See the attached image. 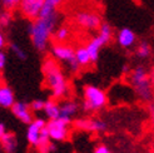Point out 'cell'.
<instances>
[{"label":"cell","mask_w":154,"mask_h":153,"mask_svg":"<svg viewBox=\"0 0 154 153\" xmlns=\"http://www.w3.org/2000/svg\"><path fill=\"white\" fill-rule=\"evenodd\" d=\"M58 21L59 15L57 11L54 14L47 15V17H38L29 24L28 33L30 40H32L33 47L39 53L47 50L50 38L54 35V32L57 30Z\"/></svg>","instance_id":"1"},{"label":"cell","mask_w":154,"mask_h":153,"mask_svg":"<svg viewBox=\"0 0 154 153\" xmlns=\"http://www.w3.org/2000/svg\"><path fill=\"white\" fill-rule=\"evenodd\" d=\"M44 82L54 99L64 98L69 92V84L59 65L54 59H47L43 64Z\"/></svg>","instance_id":"2"},{"label":"cell","mask_w":154,"mask_h":153,"mask_svg":"<svg viewBox=\"0 0 154 153\" xmlns=\"http://www.w3.org/2000/svg\"><path fill=\"white\" fill-rule=\"evenodd\" d=\"M129 82L132 84V87L134 88L135 94L143 102H152V99H153L152 79L149 78L148 72L144 67L138 65L133 70H130Z\"/></svg>","instance_id":"3"},{"label":"cell","mask_w":154,"mask_h":153,"mask_svg":"<svg viewBox=\"0 0 154 153\" xmlns=\"http://www.w3.org/2000/svg\"><path fill=\"white\" fill-rule=\"evenodd\" d=\"M84 109L87 112H97L103 109L108 103L106 93L95 86L84 87Z\"/></svg>","instance_id":"4"},{"label":"cell","mask_w":154,"mask_h":153,"mask_svg":"<svg viewBox=\"0 0 154 153\" xmlns=\"http://www.w3.org/2000/svg\"><path fill=\"white\" fill-rule=\"evenodd\" d=\"M50 52H51L53 58L59 60L61 63H65L72 73H76L79 70L80 65L78 62H76L75 50L70 47V45H66L63 43H55V44L51 45Z\"/></svg>","instance_id":"5"},{"label":"cell","mask_w":154,"mask_h":153,"mask_svg":"<svg viewBox=\"0 0 154 153\" xmlns=\"http://www.w3.org/2000/svg\"><path fill=\"white\" fill-rule=\"evenodd\" d=\"M72 123V118L60 116L57 119H49L47 128L49 131L50 138L57 142L66 141L69 137V126Z\"/></svg>","instance_id":"6"},{"label":"cell","mask_w":154,"mask_h":153,"mask_svg":"<svg viewBox=\"0 0 154 153\" xmlns=\"http://www.w3.org/2000/svg\"><path fill=\"white\" fill-rule=\"evenodd\" d=\"M75 23L79 27L87 29V30H95L99 29L102 25V20L100 17L93 11H78L74 17Z\"/></svg>","instance_id":"7"},{"label":"cell","mask_w":154,"mask_h":153,"mask_svg":"<svg viewBox=\"0 0 154 153\" xmlns=\"http://www.w3.org/2000/svg\"><path fill=\"white\" fill-rule=\"evenodd\" d=\"M45 0H20L19 10L26 19L34 20L40 15Z\"/></svg>","instance_id":"8"},{"label":"cell","mask_w":154,"mask_h":153,"mask_svg":"<svg viewBox=\"0 0 154 153\" xmlns=\"http://www.w3.org/2000/svg\"><path fill=\"white\" fill-rule=\"evenodd\" d=\"M47 124L48 123L43 118H36L29 124V127L26 129V141L29 142V144H32V146H34V147L39 146L42 129L44 127H47Z\"/></svg>","instance_id":"9"},{"label":"cell","mask_w":154,"mask_h":153,"mask_svg":"<svg viewBox=\"0 0 154 153\" xmlns=\"http://www.w3.org/2000/svg\"><path fill=\"white\" fill-rule=\"evenodd\" d=\"M11 113L17 117L20 122H23L24 124H30L33 119L32 114V107H29L24 102H15V104L11 107Z\"/></svg>","instance_id":"10"},{"label":"cell","mask_w":154,"mask_h":153,"mask_svg":"<svg viewBox=\"0 0 154 153\" xmlns=\"http://www.w3.org/2000/svg\"><path fill=\"white\" fill-rule=\"evenodd\" d=\"M74 126L82 129V131H88V132H104L106 129L105 122L100 119H78L74 122Z\"/></svg>","instance_id":"11"},{"label":"cell","mask_w":154,"mask_h":153,"mask_svg":"<svg viewBox=\"0 0 154 153\" xmlns=\"http://www.w3.org/2000/svg\"><path fill=\"white\" fill-rule=\"evenodd\" d=\"M117 43L119 44V47L124 49H130L134 47V44L137 43V35L132 29L129 28H123L120 29L117 34Z\"/></svg>","instance_id":"12"},{"label":"cell","mask_w":154,"mask_h":153,"mask_svg":"<svg viewBox=\"0 0 154 153\" xmlns=\"http://www.w3.org/2000/svg\"><path fill=\"white\" fill-rule=\"evenodd\" d=\"M104 45H106V43L104 42V39L100 36V35H97L94 38H91V39L88 42V44L85 45L89 54H90V58H91V62L95 63L98 58H99V53H100V49L104 47Z\"/></svg>","instance_id":"13"},{"label":"cell","mask_w":154,"mask_h":153,"mask_svg":"<svg viewBox=\"0 0 154 153\" xmlns=\"http://www.w3.org/2000/svg\"><path fill=\"white\" fill-rule=\"evenodd\" d=\"M15 95L14 92L10 87L8 86H2L0 87V105L3 108H11L15 104Z\"/></svg>","instance_id":"14"},{"label":"cell","mask_w":154,"mask_h":153,"mask_svg":"<svg viewBox=\"0 0 154 153\" xmlns=\"http://www.w3.org/2000/svg\"><path fill=\"white\" fill-rule=\"evenodd\" d=\"M0 141H2V147L5 153H14L17 148V139L13 133L6 132L5 134L0 136Z\"/></svg>","instance_id":"15"},{"label":"cell","mask_w":154,"mask_h":153,"mask_svg":"<svg viewBox=\"0 0 154 153\" xmlns=\"http://www.w3.org/2000/svg\"><path fill=\"white\" fill-rule=\"evenodd\" d=\"M44 113L49 119H57V118L60 117V114H61L60 105L55 101H47L45 102Z\"/></svg>","instance_id":"16"},{"label":"cell","mask_w":154,"mask_h":153,"mask_svg":"<svg viewBox=\"0 0 154 153\" xmlns=\"http://www.w3.org/2000/svg\"><path fill=\"white\" fill-rule=\"evenodd\" d=\"M75 58H76V62L79 63L80 67H88L91 62V58L90 54L87 49V47H79L75 49Z\"/></svg>","instance_id":"17"},{"label":"cell","mask_w":154,"mask_h":153,"mask_svg":"<svg viewBox=\"0 0 154 153\" xmlns=\"http://www.w3.org/2000/svg\"><path fill=\"white\" fill-rule=\"evenodd\" d=\"M60 109H61L60 116L72 118L73 116L76 114V112H78V104H76L75 102H73V101H64L60 104Z\"/></svg>","instance_id":"18"},{"label":"cell","mask_w":154,"mask_h":153,"mask_svg":"<svg viewBox=\"0 0 154 153\" xmlns=\"http://www.w3.org/2000/svg\"><path fill=\"white\" fill-rule=\"evenodd\" d=\"M137 57L138 58H140V59H147L150 57L152 54V48H150V45L147 43V42H142L137 47Z\"/></svg>","instance_id":"19"},{"label":"cell","mask_w":154,"mask_h":153,"mask_svg":"<svg viewBox=\"0 0 154 153\" xmlns=\"http://www.w3.org/2000/svg\"><path fill=\"white\" fill-rule=\"evenodd\" d=\"M99 35H100L104 42L108 44L110 40H112V36H113V30H112V27L108 24V23H102L100 28H99Z\"/></svg>","instance_id":"20"},{"label":"cell","mask_w":154,"mask_h":153,"mask_svg":"<svg viewBox=\"0 0 154 153\" xmlns=\"http://www.w3.org/2000/svg\"><path fill=\"white\" fill-rule=\"evenodd\" d=\"M69 35H70V32H69V29L66 28V27H60V28H58L55 32H54V39L57 40V43H64L68 38H69Z\"/></svg>","instance_id":"21"},{"label":"cell","mask_w":154,"mask_h":153,"mask_svg":"<svg viewBox=\"0 0 154 153\" xmlns=\"http://www.w3.org/2000/svg\"><path fill=\"white\" fill-rule=\"evenodd\" d=\"M9 49H10V52H11L13 54L17 57L19 60H25V59H26V53H25V50L23 49L20 45H18L17 43H10V44H9Z\"/></svg>","instance_id":"22"},{"label":"cell","mask_w":154,"mask_h":153,"mask_svg":"<svg viewBox=\"0 0 154 153\" xmlns=\"http://www.w3.org/2000/svg\"><path fill=\"white\" fill-rule=\"evenodd\" d=\"M11 13L10 10H4L2 11V14H0V24H2L3 28H6L8 25L10 24V21H11Z\"/></svg>","instance_id":"23"},{"label":"cell","mask_w":154,"mask_h":153,"mask_svg":"<svg viewBox=\"0 0 154 153\" xmlns=\"http://www.w3.org/2000/svg\"><path fill=\"white\" fill-rule=\"evenodd\" d=\"M45 102L47 101H43V99H35V101L32 102L30 107H32V111L34 112H42L45 108Z\"/></svg>","instance_id":"24"},{"label":"cell","mask_w":154,"mask_h":153,"mask_svg":"<svg viewBox=\"0 0 154 153\" xmlns=\"http://www.w3.org/2000/svg\"><path fill=\"white\" fill-rule=\"evenodd\" d=\"M20 0H2V5L6 10H13L17 6H19Z\"/></svg>","instance_id":"25"},{"label":"cell","mask_w":154,"mask_h":153,"mask_svg":"<svg viewBox=\"0 0 154 153\" xmlns=\"http://www.w3.org/2000/svg\"><path fill=\"white\" fill-rule=\"evenodd\" d=\"M93 153H112L110 149L108 148L105 144H99V146H97L93 151Z\"/></svg>","instance_id":"26"},{"label":"cell","mask_w":154,"mask_h":153,"mask_svg":"<svg viewBox=\"0 0 154 153\" xmlns=\"http://www.w3.org/2000/svg\"><path fill=\"white\" fill-rule=\"evenodd\" d=\"M6 65V54L4 52H0V69H4Z\"/></svg>","instance_id":"27"},{"label":"cell","mask_w":154,"mask_h":153,"mask_svg":"<svg viewBox=\"0 0 154 153\" xmlns=\"http://www.w3.org/2000/svg\"><path fill=\"white\" fill-rule=\"evenodd\" d=\"M148 111H149V114H150L152 122L154 123V103H150V104H149V107H148Z\"/></svg>","instance_id":"28"},{"label":"cell","mask_w":154,"mask_h":153,"mask_svg":"<svg viewBox=\"0 0 154 153\" xmlns=\"http://www.w3.org/2000/svg\"><path fill=\"white\" fill-rule=\"evenodd\" d=\"M5 133H6V128H5L4 122H2V123H0V136H3Z\"/></svg>","instance_id":"29"},{"label":"cell","mask_w":154,"mask_h":153,"mask_svg":"<svg viewBox=\"0 0 154 153\" xmlns=\"http://www.w3.org/2000/svg\"><path fill=\"white\" fill-rule=\"evenodd\" d=\"M5 38L3 34H0V48H4V45H5Z\"/></svg>","instance_id":"30"},{"label":"cell","mask_w":154,"mask_h":153,"mask_svg":"<svg viewBox=\"0 0 154 153\" xmlns=\"http://www.w3.org/2000/svg\"><path fill=\"white\" fill-rule=\"evenodd\" d=\"M123 73H129V67L128 65H124V67H123Z\"/></svg>","instance_id":"31"},{"label":"cell","mask_w":154,"mask_h":153,"mask_svg":"<svg viewBox=\"0 0 154 153\" xmlns=\"http://www.w3.org/2000/svg\"><path fill=\"white\" fill-rule=\"evenodd\" d=\"M150 79H152V83L154 84V72H153V74H152V78H150Z\"/></svg>","instance_id":"32"}]
</instances>
